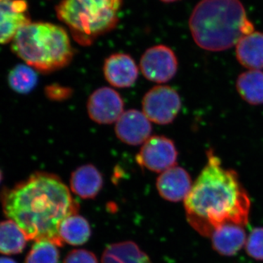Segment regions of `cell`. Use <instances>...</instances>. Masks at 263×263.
I'll list each match as a JSON object with an SVG mask.
<instances>
[{"label":"cell","instance_id":"6da1fadb","mask_svg":"<svg viewBox=\"0 0 263 263\" xmlns=\"http://www.w3.org/2000/svg\"><path fill=\"white\" fill-rule=\"evenodd\" d=\"M3 212L34 241L63 246L59 230L68 216L79 214V204L57 175L36 172L1 194Z\"/></svg>","mask_w":263,"mask_h":263},{"label":"cell","instance_id":"7a4b0ae2","mask_svg":"<svg viewBox=\"0 0 263 263\" xmlns=\"http://www.w3.org/2000/svg\"><path fill=\"white\" fill-rule=\"evenodd\" d=\"M205 167L183 200L189 224L199 234L209 237L224 224H248L251 200L233 170L224 168L212 149Z\"/></svg>","mask_w":263,"mask_h":263},{"label":"cell","instance_id":"3957f363","mask_svg":"<svg viewBox=\"0 0 263 263\" xmlns=\"http://www.w3.org/2000/svg\"><path fill=\"white\" fill-rule=\"evenodd\" d=\"M189 26L195 43L209 51H226L254 32L240 0H201Z\"/></svg>","mask_w":263,"mask_h":263},{"label":"cell","instance_id":"277c9868","mask_svg":"<svg viewBox=\"0 0 263 263\" xmlns=\"http://www.w3.org/2000/svg\"><path fill=\"white\" fill-rule=\"evenodd\" d=\"M12 49L33 69L46 73L64 68L74 56L65 29L46 22H30L22 27Z\"/></svg>","mask_w":263,"mask_h":263},{"label":"cell","instance_id":"5b68a950","mask_svg":"<svg viewBox=\"0 0 263 263\" xmlns=\"http://www.w3.org/2000/svg\"><path fill=\"white\" fill-rule=\"evenodd\" d=\"M123 0H62L57 16L79 44L89 46L115 28Z\"/></svg>","mask_w":263,"mask_h":263},{"label":"cell","instance_id":"8992f818","mask_svg":"<svg viewBox=\"0 0 263 263\" xmlns=\"http://www.w3.org/2000/svg\"><path fill=\"white\" fill-rule=\"evenodd\" d=\"M143 114L155 124L166 125L177 117L181 100L176 90L168 86H157L147 91L142 100Z\"/></svg>","mask_w":263,"mask_h":263},{"label":"cell","instance_id":"52a82bcc","mask_svg":"<svg viewBox=\"0 0 263 263\" xmlns=\"http://www.w3.org/2000/svg\"><path fill=\"white\" fill-rule=\"evenodd\" d=\"M177 159L178 151L174 141L162 136H151L136 157L141 167L155 173H162L176 166Z\"/></svg>","mask_w":263,"mask_h":263},{"label":"cell","instance_id":"ba28073f","mask_svg":"<svg viewBox=\"0 0 263 263\" xmlns=\"http://www.w3.org/2000/svg\"><path fill=\"white\" fill-rule=\"evenodd\" d=\"M179 62L173 50L164 45L148 48L140 62L143 75L152 82L163 84L177 72Z\"/></svg>","mask_w":263,"mask_h":263},{"label":"cell","instance_id":"9c48e42d","mask_svg":"<svg viewBox=\"0 0 263 263\" xmlns=\"http://www.w3.org/2000/svg\"><path fill=\"white\" fill-rule=\"evenodd\" d=\"M87 111L93 122L100 124H113L124 113V101L111 88H100L90 95Z\"/></svg>","mask_w":263,"mask_h":263},{"label":"cell","instance_id":"30bf717a","mask_svg":"<svg viewBox=\"0 0 263 263\" xmlns=\"http://www.w3.org/2000/svg\"><path fill=\"white\" fill-rule=\"evenodd\" d=\"M152 127L143 112L135 109L124 112L115 125L117 138L130 146L143 144L151 137Z\"/></svg>","mask_w":263,"mask_h":263},{"label":"cell","instance_id":"8fae6325","mask_svg":"<svg viewBox=\"0 0 263 263\" xmlns=\"http://www.w3.org/2000/svg\"><path fill=\"white\" fill-rule=\"evenodd\" d=\"M27 10L25 0L0 1V43L13 41L18 31L30 23Z\"/></svg>","mask_w":263,"mask_h":263},{"label":"cell","instance_id":"7c38bea8","mask_svg":"<svg viewBox=\"0 0 263 263\" xmlns=\"http://www.w3.org/2000/svg\"><path fill=\"white\" fill-rule=\"evenodd\" d=\"M193 184L187 171L179 166H174L162 172L156 183L160 196L171 202L184 200Z\"/></svg>","mask_w":263,"mask_h":263},{"label":"cell","instance_id":"4fadbf2b","mask_svg":"<svg viewBox=\"0 0 263 263\" xmlns=\"http://www.w3.org/2000/svg\"><path fill=\"white\" fill-rule=\"evenodd\" d=\"M103 73L107 81L117 88H129L136 83L138 68L127 53H114L105 60Z\"/></svg>","mask_w":263,"mask_h":263},{"label":"cell","instance_id":"5bb4252c","mask_svg":"<svg viewBox=\"0 0 263 263\" xmlns=\"http://www.w3.org/2000/svg\"><path fill=\"white\" fill-rule=\"evenodd\" d=\"M209 238L216 252L224 257H232L245 247L247 234L245 226L229 223L213 230Z\"/></svg>","mask_w":263,"mask_h":263},{"label":"cell","instance_id":"9a60e30c","mask_svg":"<svg viewBox=\"0 0 263 263\" xmlns=\"http://www.w3.org/2000/svg\"><path fill=\"white\" fill-rule=\"evenodd\" d=\"M103 186V176L93 164L81 165L71 174V190L81 198H95Z\"/></svg>","mask_w":263,"mask_h":263},{"label":"cell","instance_id":"2e32d148","mask_svg":"<svg viewBox=\"0 0 263 263\" xmlns=\"http://www.w3.org/2000/svg\"><path fill=\"white\" fill-rule=\"evenodd\" d=\"M235 46L240 65L249 70L263 69V32H253L243 36Z\"/></svg>","mask_w":263,"mask_h":263},{"label":"cell","instance_id":"e0dca14e","mask_svg":"<svg viewBox=\"0 0 263 263\" xmlns=\"http://www.w3.org/2000/svg\"><path fill=\"white\" fill-rule=\"evenodd\" d=\"M102 263H152L149 257L133 241L109 245L102 256Z\"/></svg>","mask_w":263,"mask_h":263},{"label":"cell","instance_id":"ac0fdd59","mask_svg":"<svg viewBox=\"0 0 263 263\" xmlns=\"http://www.w3.org/2000/svg\"><path fill=\"white\" fill-rule=\"evenodd\" d=\"M238 94L247 103L252 105L263 104V72L249 70L238 76L236 81Z\"/></svg>","mask_w":263,"mask_h":263},{"label":"cell","instance_id":"d6986e66","mask_svg":"<svg viewBox=\"0 0 263 263\" xmlns=\"http://www.w3.org/2000/svg\"><path fill=\"white\" fill-rule=\"evenodd\" d=\"M27 240L25 233L15 221L11 219L0 221V253L5 255L22 253Z\"/></svg>","mask_w":263,"mask_h":263},{"label":"cell","instance_id":"ffe728a7","mask_svg":"<svg viewBox=\"0 0 263 263\" xmlns=\"http://www.w3.org/2000/svg\"><path fill=\"white\" fill-rule=\"evenodd\" d=\"M59 233L63 242L72 246H81L89 240L91 232L88 221L83 216L75 214L62 221Z\"/></svg>","mask_w":263,"mask_h":263},{"label":"cell","instance_id":"44dd1931","mask_svg":"<svg viewBox=\"0 0 263 263\" xmlns=\"http://www.w3.org/2000/svg\"><path fill=\"white\" fill-rule=\"evenodd\" d=\"M8 81L12 89L21 94H27L37 84V76L30 66L19 65L10 71Z\"/></svg>","mask_w":263,"mask_h":263},{"label":"cell","instance_id":"7402d4cb","mask_svg":"<svg viewBox=\"0 0 263 263\" xmlns=\"http://www.w3.org/2000/svg\"><path fill=\"white\" fill-rule=\"evenodd\" d=\"M57 247L47 240L35 242L26 256L24 263H58L60 252Z\"/></svg>","mask_w":263,"mask_h":263},{"label":"cell","instance_id":"603a6c76","mask_svg":"<svg viewBox=\"0 0 263 263\" xmlns=\"http://www.w3.org/2000/svg\"><path fill=\"white\" fill-rule=\"evenodd\" d=\"M245 248L251 258L263 261V228H254L247 235Z\"/></svg>","mask_w":263,"mask_h":263},{"label":"cell","instance_id":"cb8c5ba5","mask_svg":"<svg viewBox=\"0 0 263 263\" xmlns=\"http://www.w3.org/2000/svg\"><path fill=\"white\" fill-rule=\"evenodd\" d=\"M63 263H98L96 256L86 249H75L66 256Z\"/></svg>","mask_w":263,"mask_h":263},{"label":"cell","instance_id":"d4e9b609","mask_svg":"<svg viewBox=\"0 0 263 263\" xmlns=\"http://www.w3.org/2000/svg\"><path fill=\"white\" fill-rule=\"evenodd\" d=\"M46 94L49 98L60 100L61 99L68 98L70 95V89L62 87V86H58V85L57 86L52 85L51 86H48L46 89Z\"/></svg>","mask_w":263,"mask_h":263},{"label":"cell","instance_id":"484cf974","mask_svg":"<svg viewBox=\"0 0 263 263\" xmlns=\"http://www.w3.org/2000/svg\"><path fill=\"white\" fill-rule=\"evenodd\" d=\"M0 263H17L14 259L9 257H0Z\"/></svg>","mask_w":263,"mask_h":263},{"label":"cell","instance_id":"4316f807","mask_svg":"<svg viewBox=\"0 0 263 263\" xmlns=\"http://www.w3.org/2000/svg\"><path fill=\"white\" fill-rule=\"evenodd\" d=\"M161 1L164 2V3H174V2L179 1V0H161Z\"/></svg>","mask_w":263,"mask_h":263},{"label":"cell","instance_id":"83f0119b","mask_svg":"<svg viewBox=\"0 0 263 263\" xmlns=\"http://www.w3.org/2000/svg\"><path fill=\"white\" fill-rule=\"evenodd\" d=\"M2 179H3V174H2L1 171H0V183H1Z\"/></svg>","mask_w":263,"mask_h":263},{"label":"cell","instance_id":"f1b7e54d","mask_svg":"<svg viewBox=\"0 0 263 263\" xmlns=\"http://www.w3.org/2000/svg\"><path fill=\"white\" fill-rule=\"evenodd\" d=\"M0 1H1V0H0Z\"/></svg>","mask_w":263,"mask_h":263}]
</instances>
